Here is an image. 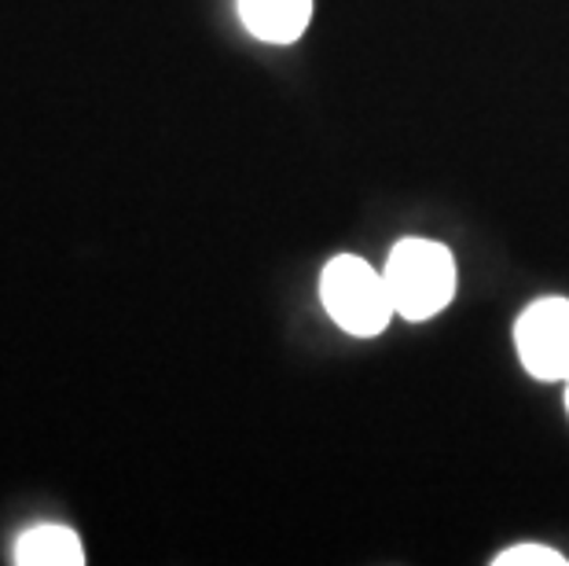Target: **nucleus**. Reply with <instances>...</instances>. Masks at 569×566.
<instances>
[{
  "label": "nucleus",
  "mask_w": 569,
  "mask_h": 566,
  "mask_svg": "<svg viewBox=\"0 0 569 566\" xmlns=\"http://www.w3.org/2000/svg\"><path fill=\"white\" fill-rule=\"evenodd\" d=\"M386 287H390L397 317L430 320L456 298V258L433 239H401L386 261Z\"/></svg>",
  "instance_id": "1"
},
{
  "label": "nucleus",
  "mask_w": 569,
  "mask_h": 566,
  "mask_svg": "<svg viewBox=\"0 0 569 566\" xmlns=\"http://www.w3.org/2000/svg\"><path fill=\"white\" fill-rule=\"evenodd\" d=\"M320 298L327 317L346 335H357V339H371V335L386 331V324L397 312L390 287H386V276L375 272L357 255H338L323 265Z\"/></svg>",
  "instance_id": "2"
},
{
  "label": "nucleus",
  "mask_w": 569,
  "mask_h": 566,
  "mask_svg": "<svg viewBox=\"0 0 569 566\" xmlns=\"http://www.w3.org/2000/svg\"><path fill=\"white\" fill-rule=\"evenodd\" d=\"M518 357L532 379H569V298H540L515 324Z\"/></svg>",
  "instance_id": "3"
},
{
  "label": "nucleus",
  "mask_w": 569,
  "mask_h": 566,
  "mask_svg": "<svg viewBox=\"0 0 569 566\" xmlns=\"http://www.w3.org/2000/svg\"><path fill=\"white\" fill-rule=\"evenodd\" d=\"M243 27L264 44H295L312 19V0H239Z\"/></svg>",
  "instance_id": "4"
},
{
  "label": "nucleus",
  "mask_w": 569,
  "mask_h": 566,
  "mask_svg": "<svg viewBox=\"0 0 569 566\" xmlns=\"http://www.w3.org/2000/svg\"><path fill=\"white\" fill-rule=\"evenodd\" d=\"M19 566H81L84 552L74 529L67 526H38L19 540L16 548Z\"/></svg>",
  "instance_id": "5"
},
{
  "label": "nucleus",
  "mask_w": 569,
  "mask_h": 566,
  "mask_svg": "<svg viewBox=\"0 0 569 566\" xmlns=\"http://www.w3.org/2000/svg\"><path fill=\"white\" fill-rule=\"evenodd\" d=\"M492 563L496 566H566V556L548 545H515L500 552Z\"/></svg>",
  "instance_id": "6"
},
{
  "label": "nucleus",
  "mask_w": 569,
  "mask_h": 566,
  "mask_svg": "<svg viewBox=\"0 0 569 566\" xmlns=\"http://www.w3.org/2000/svg\"><path fill=\"white\" fill-rule=\"evenodd\" d=\"M566 408H569V379H566Z\"/></svg>",
  "instance_id": "7"
}]
</instances>
